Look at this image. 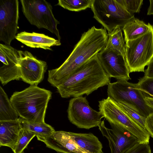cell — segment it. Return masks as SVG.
I'll use <instances>...</instances> for the list:
<instances>
[{"mask_svg": "<svg viewBox=\"0 0 153 153\" xmlns=\"http://www.w3.org/2000/svg\"><path fill=\"white\" fill-rule=\"evenodd\" d=\"M125 57L130 73L144 72L153 58V26L146 33L126 42Z\"/></svg>", "mask_w": 153, "mask_h": 153, "instance_id": "obj_6", "label": "cell"}, {"mask_svg": "<svg viewBox=\"0 0 153 153\" xmlns=\"http://www.w3.org/2000/svg\"><path fill=\"white\" fill-rule=\"evenodd\" d=\"M150 5L148 9L147 15H153V0H149ZM153 26V25H152Z\"/></svg>", "mask_w": 153, "mask_h": 153, "instance_id": "obj_32", "label": "cell"}, {"mask_svg": "<svg viewBox=\"0 0 153 153\" xmlns=\"http://www.w3.org/2000/svg\"><path fill=\"white\" fill-rule=\"evenodd\" d=\"M97 56L102 68L110 78L117 80L128 81L131 79L125 57L120 53L105 48Z\"/></svg>", "mask_w": 153, "mask_h": 153, "instance_id": "obj_12", "label": "cell"}, {"mask_svg": "<svg viewBox=\"0 0 153 153\" xmlns=\"http://www.w3.org/2000/svg\"><path fill=\"white\" fill-rule=\"evenodd\" d=\"M94 18L110 33L120 27L122 29L124 25L135 18L116 0H92L91 7Z\"/></svg>", "mask_w": 153, "mask_h": 153, "instance_id": "obj_5", "label": "cell"}, {"mask_svg": "<svg viewBox=\"0 0 153 153\" xmlns=\"http://www.w3.org/2000/svg\"><path fill=\"white\" fill-rule=\"evenodd\" d=\"M15 39L27 46L33 48H40L52 51L51 47L60 46L61 42L58 39L43 33L25 31L18 33Z\"/></svg>", "mask_w": 153, "mask_h": 153, "instance_id": "obj_16", "label": "cell"}, {"mask_svg": "<svg viewBox=\"0 0 153 153\" xmlns=\"http://www.w3.org/2000/svg\"><path fill=\"white\" fill-rule=\"evenodd\" d=\"M145 129L150 136L153 138V113L146 118Z\"/></svg>", "mask_w": 153, "mask_h": 153, "instance_id": "obj_29", "label": "cell"}, {"mask_svg": "<svg viewBox=\"0 0 153 153\" xmlns=\"http://www.w3.org/2000/svg\"><path fill=\"white\" fill-rule=\"evenodd\" d=\"M124 8L130 13H139L143 4V0H116Z\"/></svg>", "mask_w": 153, "mask_h": 153, "instance_id": "obj_26", "label": "cell"}, {"mask_svg": "<svg viewBox=\"0 0 153 153\" xmlns=\"http://www.w3.org/2000/svg\"><path fill=\"white\" fill-rule=\"evenodd\" d=\"M110 82V77L102 68L97 54L70 74L56 88L62 98L75 97L88 95Z\"/></svg>", "mask_w": 153, "mask_h": 153, "instance_id": "obj_2", "label": "cell"}, {"mask_svg": "<svg viewBox=\"0 0 153 153\" xmlns=\"http://www.w3.org/2000/svg\"><path fill=\"white\" fill-rule=\"evenodd\" d=\"M0 50L4 53L8 62L0 68V80L3 85L9 82L20 79L19 50L10 45L0 44Z\"/></svg>", "mask_w": 153, "mask_h": 153, "instance_id": "obj_15", "label": "cell"}, {"mask_svg": "<svg viewBox=\"0 0 153 153\" xmlns=\"http://www.w3.org/2000/svg\"><path fill=\"white\" fill-rule=\"evenodd\" d=\"M69 133L75 142L85 153H103L102 143L92 133L71 132Z\"/></svg>", "mask_w": 153, "mask_h": 153, "instance_id": "obj_18", "label": "cell"}, {"mask_svg": "<svg viewBox=\"0 0 153 153\" xmlns=\"http://www.w3.org/2000/svg\"><path fill=\"white\" fill-rule=\"evenodd\" d=\"M19 51L21 79L30 85H37L44 79L47 68L46 62L38 59L27 51Z\"/></svg>", "mask_w": 153, "mask_h": 153, "instance_id": "obj_13", "label": "cell"}, {"mask_svg": "<svg viewBox=\"0 0 153 153\" xmlns=\"http://www.w3.org/2000/svg\"><path fill=\"white\" fill-rule=\"evenodd\" d=\"M68 117L70 122L77 128L89 129L98 126L104 117L101 113L89 105L86 97H73L69 101Z\"/></svg>", "mask_w": 153, "mask_h": 153, "instance_id": "obj_9", "label": "cell"}, {"mask_svg": "<svg viewBox=\"0 0 153 153\" xmlns=\"http://www.w3.org/2000/svg\"><path fill=\"white\" fill-rule=\"evenodd\" d=\"M107 92L108 97L117 102L126 105L143 117L146 118L153 113V109L146 103L137 83L117 80L108 84Z\"/></svg>", "mask_w": 153, "mask_h": 153, "instance_id": "obj_4", "label": "cell"}, {"mask_svg": "<svg viewBox=\"0 0 153 153\" xmlns=\"http://www.w3.org/2000/svg\"><path fill=\"white\" fill-rule=\"evenodd\" d=\"M152 26L149 23L146 24L142 20L134 18L126 23L122 28L125 41L135 39L144 35Z\"/></svg>", "mask_w": 153, "mask_h": 153, "instance_id": "obj_19", "label": "cell"}, {"mask_svg": "<svg viewBox=\"0 0 153 153\" xmlns=\"http://www.w3.org/2000/svg\"><path fill=\"white\" fill-rule=\"evenodd\" d=\"M22 129L18 120L0 121V146H7L13 151Z\"/></svg>", "mask_w": 153, "mask_h": 153, "instance_id": "obj_17", "label": "cell"}, {"mask_svg": "<svg viewBox=\"0 0 153 153\" xmlns=\"http://www.w3.org/2000/svg\"><path fill=\"white\" fill-rule=\"evenodd\" d=\"M117 102L121 109L128 116L142 128L146 129V117L141 116L126 105L121 103Z\"/></svg>", "mask_w": 153, "mask_h": 153, "instance_id": "obj_25", "label": "cell"}, {"mask_svg": "<svg viewBox=\"0 0 153 153\" xmlns=\"http://www.w3.org/2000/svg\"><path fill=\"white\" fill-rule=\"evenodd\" d=\"M18 0H0V41L10 45L15 39L19 19Z\"/></svg>", "mask_w": 153, "mask_h": 153, "instance_id": "obj_10", "label": "cell"}, {"mask_svg": "<svg viewBox=\"0 0 153 153\" xmlns=\"http://www.w3.org/2000/svg\"><path fill=\"white\" fill-rule=\"evenodd\" d=\"M22 11L32 25L45 28L61 39L57 26L59 22L55 17L51 4L45 0H21Z\"/></svg>", "mask_w": 153, "mask_h": 153, "instance_id": "obj_7", "label": "cell"}, {"mask_svg": "<svg viewBox=\"0 0 153 153\" xmlns=\"http://www.w3.org/2000/svg\"><path fill=\"white\" fill-rule=\"evenodd\" d=\"M108 34L104 28H97L94 26L84 32L62 65L48 71V81L56 88L70 74L105 48Z\"/></svg>", "mask_w": 153, "mask_h": 153, "instance_id": "obj_1", "label": "cell"}, {"mask_svg": "<svg viewBox=\"0 0 153 153\" xmlns=\"http://www.w3.org/2000/svg\"><path fill=\"white\" fill-rule=\"evenodd\" d=\"M111 129L106 127L104 120L98 126L102 135L108 140L111 153H124L138 142L137 138L120 124L109 123Z\"/></svg>", "mask_w": 153, "mask_h": 153, "instance_id": "obj_11", "label": "cell"}, {"mask_svg": "<svg viewBox=\"0 0 153 153\" xmlns=\"http://www.w3.org/2000/svg\"><path fill=\"white\" fill-rule=\"evenodd\" d=\"M92 0H59L56 4L69 10L79 11L91 7Z\"/></svg>", "mask_w": 153, "mask_h": 153, "instance_id": "obj_23", "label": "cell"}, {"mask_svg": "<svg viewBox=\"0 0 153 153\" xmlns=\"http://www.w3.org/2000/svg\"><path fill=\"white\" fill-rule=\"evenodd\" d=\"M147 68L144 72V76L153 78V58L148 65Z\"/></svg>", "mask_w": 153, "mask_h": 153, "instance_id": "obj_30", "label": "cell"}, {"mask_svg": "<svg viewBox=\"0 0 153 153\" xmlns=\"http://www.w3.org/2000/svg\"><path fill=\"white\" fill-rule=\"evenodd\" d=\"M46 146L60 153H85L71 136L69 132L54 131L50 135L41 138Z\"/></svg>", "mask_w": 153, "mask_h": 153, "instance_id": "obj_14", "label": "cell"}, {"mask_svg": "<svg viewBox=\"0 0 153 153\" xmlns=\"http://www.w3.org/2000/svg\"><path fill=\"white\" fill-rule=\"evenodd\" d=\"M18 120L22 128L27 129L33 132L37 140L46 137L55 131L54 128L45 123H42L29 121L19 117Z\"/></svg>", "mask_w": 153, "mask_h": 153, "instance_id": "obj_20", "label": "cell"}, {"mask_svg": "<svg viewBox=\"0 0 153 153\" xmlns=\"http://www.w3.org/2000/svg\"><path fill=\"white\" fill-rule=\"evenodd\" d=\"M144 100L146 104L153 109V97H145Z\"/></svg>", "mask_w": 153, "mask_h": 153, "instance_id": "obj_31", "label": "cell"}, {"mask_svg": "<svg viewBox=\"0 0 153 153\" xmlns=\"http://www.w3.org/2000/svg\"><path fill=\"white\" fill-rule=\"evenodd\" d=\"M35 136L36 135L33 132L22 128L19 132L17 143L12 151L14 153H22L30 142Z\"/></svg>", "mask_w": 153, "mask_h": 153, "instance_id": "obj_24", "label": "cell"}, {"mask_svg": "<svg viewBox=\"0 0 153 153\" xmlns=\"http://www.w3.org/2000/svg\"><path fill=\"white\" fill-rule=\"evenodd\" d=\"M124 153H151V151L149 143H140L137 142Z\"/></svg>", "mask_w": 153, "mask_h": 153, "instance_id": "obj_28", "label": "cell"}, {"mask_svg": "<svg viewBox=\"0 0 153 153\" xmlns=\"http://www.w3.org/2000/svg\"><path fill=\"white\" fill-rule=\"evenodd\" d=\"M22 153H24V152H22Z\"/></svg>", "mask_w": 153, "mask_h": 153, "instance_id": "obj_33", "label": "cell"}, {"mask_svg": "<svg viewBox=\"0 0 153 153\" xmlns=\"http://www.w3.org/2000/svg\"><path fill=\"white\" fill-rule=\"evenodd\" d=\"M99 110L109 123L123 126L137 139L140 143H149L150 135L120 107L117 103L109 97L99 101Z\"/></svg>", "mask_w": 153, "mask_h": 153, "instance_id": "obj_8", "label": "cell"}, {"mask_svg": "<svg viewBox=\"0 0 153 153\" xmlns=\"http://www.w3.org/2000/svg\"><path fill=\"white\" fill-rule=\"evenodd\" d=\"M137 84L144 96L147 94L145 97L149 95L148 97H153V78L144 76L139 79Z\"/></svg>", "mask_w": 153, "mask_h": 153, "instance_id": "obj_27", "label": "cell"}, {"mask_svg": "<svg viewBox=\"0 0 153 153\" xmlns=\"http://www.w3.org/2000/svg\"><path fill=\"white\" fill-rule=\"evenodd\" d=\"M51 95L49 90L31 85L22 91L14 92L10 100L20 117L45 123L46 111Z\"/></svg>", "mask_w": 153, "mask_h": 153, "instance_id": "obj_3", "label": "cell"}, {"mask_svg": "<svg viewBox=\"0 0 153 153\" xmlns=\"http://www.w3.org/2000/svg\"><path fill=\"white\" fill-rule=\"evenodd\" d=\"M122 30L120 27H118L108 33V39L105 48L118 51L125 57L126 43Z\"/></svg>", "mask_w": 153, "mask_h": 153, "instance_id": "obj_22", "label": "cell"}, {"mask_svg": "<svg viewBox=\"0 0 153 153\" xmlns=\"http://www.w3.org/2000/svg\"><path fill=\"white\" fill-rule=\"evenodd\" d=\"M18 116L7 94L0 86V121L17 120Z\"/></svg>", "mask_w": 153, "mask_h": 153, "instance_id": "obj_21", "label": "cell"}]
</instances>
